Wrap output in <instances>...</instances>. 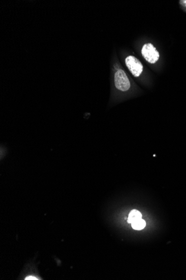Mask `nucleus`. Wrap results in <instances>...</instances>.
Returning a JSON list of instances; mask_svg holds the SVG:
<instances>
[{
  "mask_svg": "<svg viewBox=\"0 0 186 280\" xmlns=\"http://www.w3.org/2000/svg\"><path fill=\"white\" fill-rule=\"evenodd\" d=\"M146 223L143 219H140L132 224V227L135 230H142L146 227Z\"/></svg>",
  "mask_w": 186,
  "mask_h": 280,
  "instance_id": "5",
  "label": "nucleus"
},
{
  "mask_svg": "<svg viewBox=\"0 0 186 280\" xmlns=\"http://www.w3.org/2000/svg\"><path fill=\"white\" fill-rule=\"evenodd\" d=\"M140 219H142V214L140 212L137 210H133L129 213L128 222L129 223L132 224L133 223L139 220Z\"/></svg>",
  "mask_w": 186,
  "mask_h": 280,
  "instance_id": "4",
  "label": "nucleus"
},
{
  "mask_svg": "<svg viewBox=\"0 0 186 280\" xmlns=\"http://www.w3.org/2000/svg\"><path fill=\"white\" fill-rule=\"evenodd\" d=\"M144 58L150 64H154L160 58V53L156 47L151 43L145 44L141 50Z\"/></svg>",
  "mask_w": 186,
  "mask_h": 280,
  "instance_id": "3",
  "label": "nucleus"
},
{
  "mask_svg": "<svg viewBox=\"0 0 186 280\" xmlns=\"http://www.w3.org/2000/svg\"><path fill=\"white\" fill-rule=\"evenodd\" d=\"M113 69H114L113 83L115 89L119 93H127L131 87V83L127 73L120 68L118 63L114 64Z\"/></svg>",
  "mask_w": 186,
  "mask_h": 280,
  "instance_id": "1",
  "label": "nucleus"
},
{
  "mask_svg": "<svg viewBox=\"0 0 186 280\" xmlns=\"http://www.w3.org/2000/svg\"><path fill=\"white\" fill-rule=\"evenodd\" d=\"M25 280H37V278H36V277H33V276H28V277H26V278H25Z\"/></svg>",
  "mask_w": 186,
  "mask_h": 280,
  "instance_id": "6",
  "label": "nucleus"
},
{
  "mask_svg": "<svg viewBox=\"0 0 186 280\" xmlns=\"http://www.w3.org/2000/svg\"><path fill=\"white\" fill-rule=\"evenodd\" d=\"M185 3H186V1H185Z\"/></svg>",
  "mask_w": 186,
  "mask_h": 280,
  "instance_id": "7",
  "label": "nucleus"
},
{
  "mask_svg": "<svg viewBox=\"0 0 186 280\" xmlns=\"http://www.w3.org/2000/svg\"><path fill=\"white\" fill-rule=\"evenodd\" d=\"M125 64L129 72L135 77H138L143 72V66L136 57L133 56H128L124 60Z\"/></svg>",
  "mask_w": 186,
  "mask_h": 280,
  "instance_id": "2",
  "label": "nucleus"
}]
</instances>
